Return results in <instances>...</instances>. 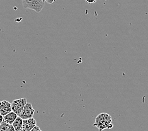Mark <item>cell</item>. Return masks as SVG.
<instances>
[{"instance_id": "6da1fadb", "label": "cell", "mask_w": 148, "mask_h": 131, "mask_svg": "<svg viewBox=\"0 0 148 131\" xmlns=\"http://www.w3.org/2000/svg\"><path fill=\"white\" fill-rule=\"evenodd\" d=\"M93 126L96 127L99 131L113 128L114 124L112 123V117L107 113H101L95 119Z\"/></svg>"}, {"instance_id": "7a4b0ae2", "label": "cell", "mask_w": 148, "mask_h": 131, "mask_svg": "<svg viewBox=\"0 0 148 131\" xmlns=\"http://www.w3.org/2000/svg\"><path fill=\"white\" fill-rule=\"evenodd\" d=\"M45 2L42 0H22L24 8L34 10L37 13H40L44 7Z\"/></svg>"}, {"instance_id": "3957f363", "label": "cell", "mask_w": 148, "mask_h": 131, "mask_svg": "<svg viewBox=\"0 0 148 131\" xmlns=\"http://www.w3.org/2000/svg\"><path fill=\"white\" fill-rule=\"evenodd\" d=\"M27 102L26 98H19L13 100L11 104L12 111L16 114L18 116H20L21 112H22L24 107L27 104Z\"/></svg>"}, {"instance_id": "277c9868", "label": "cell", "mask_w": 148, "mask_h": 131, "mask_svg": "<svg viewBox=\"0 0 148 131\" xmlns=\"http://www.w3.org/2000/svg\"><path fill=\"white\" fill-rule=\"evenodd\" d=\"M34 113L35 110L33 108L32 105L30 103H27L19 117H20L23 120L29 119L33 118Z\"/></svg>"}, {"instance_id": "5b68a950", "label": "cell", "mask_w": 148, "mask_h": 131, "mask_svg": "<svg viewBox=\"0 0 148 131\" xmlns=\"http://www.w3.org/2000/svg\"><path fill=\"white\" fill-rule=\"evenodd\" d=\"M12 111V105L8 101L3 100L0 102V114L5 116Z\"/></svg>"}, {"instance_id": "8992f818", "label": "cell", "mask_w": 148, "mask_h": 131, "mask_svg": "<svg viewBox=\"0 0 148 131\" xmlns=\"http://www.w3.org/2000/svg\"><path fill=\"white\" fill-rule=\"evenodd\" d=\"M37 126V122L35 119L31 118L23 120L22 130L23 131H30L35 126Z\"/></svg>"}, {"instance_id": "52a82bcc", "label": "cell", "mask_w": 148, "mask_h": 131, "mask_svg": "<svg viewBox=\"0 0 148 131\" xmlns=\"http://www.w3.org/2000/svg\"><path fill=\"white\" fill-rule=\"evenodd\" d=\"M18 115L15 114V112L12 111L11 112L8 113V114L3 116V122L8 123L9 125H12L13 123L15 122V120L17 118Z\"/></svg>"}, {"instance_id": "ba28073f", "label": "cell", "mask_w": 148, "mask_h": 131, "mask_svg": "<svg viewBox=\"0 0 148 131\" xmlns=\"http://www.w3.org/2000/svg\"><path fill=\"white\" fill-rule=\"evenodd\" d=\"M23 121V120L20 117H19V116L17 117V118L15 120V122H14L12 124V126H13L14 128H15L16 131L22 129Z\"/></svg>"}, {"instance_id": "9c48e42d", "label": "cell", "mask_w": 148, "mask_h": 131, "mask_svg": "<svg viewBox=\"0 0 148 131\" xmlns=\"http://www.w3.org/2000/svg\"><path fill=\"white\" fill-rule=\"evenodd\" d=\"M9 124L6 123L4 122H3L1 124H0V131H8Z\"/></svg>"}, {"instance_id": "30bf717a", "label": "cell", "mask_w": 148, "mask_h": 131, "mask_svg": "<svg viewBox=\"0 0 148 131\" xmlns=\"http://www.w3.org/2000/svg\"><path fill=\"white\" fill-rule=\"evenodd\" d=\"M30 131H42V130L40 129V128L39 127L36 126H35L34 128L32 129Z\"/></svg>"}, {"instance_id": "8fae6325", "label": "cell", "mask_w": 148, "mask_h": 131, "mask_svg": "<svg viewBox=\"0 0 148 131\" xmlns=\"http://www.w3.org/2000/svg\"><path fill=\"white\" fill-rule=\"evenodd\" d=\"M8 131H16L15 128H14L13 126L12 125H10L9 127H8Z\"/></svg>"}, {"instance_id": "7c38bea8", "label": "cell", "mask_w": 148, "mask_h": 131, "mask_svg": "<svg viewBox=\"0 0 148 131\" xmlns=\"http://www.w3.org/2000/svg\"><path fill=\"white\" fill-rule=\"evenodd\" d=\"M86 2L89 3V4H91V3H94L97 1V0H85Z\"/></svg>"}, {"instance_id": "4fadbf2b", "label": "cell", "mask_w": 148, "mask_h": 131, "mask_svg": "<svg viewBox=\"0 0 148 131\" xmlns=\"http://www.w3.org/2000/svg\"><path fill=\"white\" fill-rule=\"evenodd\" d=\"M56 0H45V2H47L49 4H52Z\"/></svg>"}, {"instance_id": "5bb4252c", "label": "cell", "mask_w": 148, "mask_h": 131, "mask_svg": "<svg viewBox=\"0 0 148 131\" xmlns=\"http://www.w3.org/2000/svg\"><path fill=\"white\" fill-rule=\"evenodd\" d=\"M3 122V116L0 114V124Z\"/></svg>"}, {"instance_id": "9a60e30c", "label": "cell", "mask_w": 148, "mask_h": 131, "mask_svg": "<svg viewBox=\"0 0 148 131\" xmlns=\"http://www.w3.org/2000/svg\"><path fill=\"white\" fill-rule=\"evenodd\" d=\"M17 131H23L22 129H21V130H17Z\"/></svg>"}, {"instance_id": "2e32d148", "label": "cell", "mask_w": 148, "mask_h": 131, "mask_svg": "<svg viewBox=\"0 0 148 131\" xmlns=\"http://www.w3.org/2000/svg\"><path fill=\"white\" fill-rule=\"evenodd\" d=\"M42 1H43L44 2H45V0H42Z\"/></svg>"}, {"instance_id": "e0dca14e", "label": "cell", "mask_w": 148, "mask_h": 131, "mask_svg": "<svg viewBox=\"0 0 148 131\" xmlns=\"http://www.w3.org/2000/svg\"><path fill=\"white\" fill-rule=\"evenodd\" d=\"M105 1H106V0H105Z\"/></svg>"}]
</instances>
